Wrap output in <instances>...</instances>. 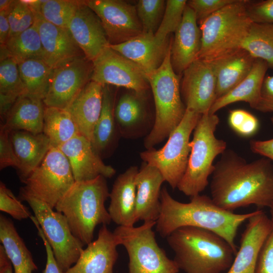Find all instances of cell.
I'll use <instances>...</instances> for the list:
<instances>
[{
	"label": "cell",
	"instance_id": "3957f363",
	"mask_svg": "<svg viewBox=\"0 0 273 273\" xmlns=\"http://www.w3.org/2000/svg\"><path fill=\"white\" fill-rule=\"evenodd\" d=\"M166 238L185 273H221L230 268L236 255L224 239L203 229L181 227Z\"/></svg>",
	"mask_w": 273,
	"mask_h": 273
},
{
	"label": "cell",
	"instance_id": "74e56055",
	"mask_svg": "<svg viewBox=\"0 0 273 273\" xmlns=\"http://www.w3.org/2000/svg\"><path fill=\"white\" fill-rule=\"evenodd\" d=\"M82 1H42L38 12L48 22L61 28L68 29Z\"/></svg>",
	"mask_w": 273,
	"mask_h": 273
},
{
	"label": "cell",
	"instance_id": "30bf717a",
	"mask_svg": "<svg viewBox=\"0 0 273 273\" xmlns=\"http://www.w3.org/2000/svg\"><path fill=\"white\" fill-rule=\"evenodd\" d=\"M75 182L69 162L58 148L51 147L41 163L23 182L20 192L53 209Z\"/></svg>",
	"mask_w": 273,
	"mask_h": 273
},
{
	"label": "cell",
	"instance_id": "681fc988",
	"mask_svg": "<svg viewBox=\"0 0 273 273\" xmlns=\"http://www.w3.org/2000/svg\"><path fill=\"white\" fill-rule=\"evenodd\" d=\"M259 111L273 112V75L265 77L261 89V102Z\"/></svg>",
	"mask_w": 273,
	"mask_h": 273
},
{
	"label": "cell",
	"instance_id": "ac0fdd59",
	"mask_svg": "<svg viewBox=\"0 0 273 273\" xmlns=\"http://www.w3.org/2000/svg\"><path fill=\"white\" fill-rule=\"evenodd\" d=\"M273 229L271 221L261 210L248 219L240 246L227 273H255L261 249Z\"/></svg>",
	"mask_w": 273,
	"mask_h": 273
},
{
	"label": "cell",
	"instance_id": "52a82bcc",
	"mask_svg": "<svg viewBox=\"0 0 273 273\" xmlns=\"http://www.w3.org/2000/svg\"><path fill=\"white\" fill-rule=\"evenodd\" d=\"M247 0H234L198 22L202 34L199 59L212 60L240 48L252 22L246 12Z\"/></svg>",
	"mask_w": 273,
	"mask_h": 273
},
{
	"label": "cell",
	"instance_id": "603a6c76",
	"mask_svg": "<svg viewBox=\"0 0 273 273\" xmlns=\"http://www.w3.org/2000/svg\"><path fill=\"white\" fill-rule=\"evenodd\" d=\"M171 40L158 41L155 34L142 32L112 49L138 65L146 74L159 68L170 47Z\"/></svg>",
	"mask_w": 273,
	"mask_h": 273
},
{
	"label": "cell",
	"instance_id": "f5cc1de1",
	"mask_svg": "<svg viewBox=\"0 0 273 273\" xmlns=\"http://www.w3.org/2000/svg\"><path fill=\"white\" fill-rule=\"evenodd\" d=\"M0 273H13L12 264L2 245H0Z\"/></svg>",
	"mask_w": 273,
	"mask_h": 273
},
{
	"label": "cell",
	"instance_id": "d4e9b609",
	"mask_svg": "<svg viewBox=\"0 0 273 273\" xmlns=\"http://www.w3.org/2000/svg\"><path fill=\"white\" fill-rule=\"evenodd\" d=\"M255 59L240 48L209 61L216 80V99L229 93L248 75Z\"/></svg>",
	"mask_w": 273,
	"mask_h": 273
},
{
	"label": "cell",
	"instance_id": "ba28073f",
	"mask_svg": "<svg viewBox=\"0 0 273 273\" xmlns=\"http://www.w3.org/2000/svg\"><path fill=\"white\" fill-rule=\"evenodd\" d=\"M156 221H145L139 226H117L113 233L129 258L128 273H178L179 269L169 259L155 239Z\"/></svg>",
	"mask_w": 273,
	"mask_h": 273
},
{
	"label": "cell",
	"instance_id": "f35d334b",
	"mask_svg": "<svg viewBox=\"0 0 273 273\" xmlns=\"http://www.w3.org/2000/svg\"><path fill=\"white\" fill-rule=\"evenodd\" d=\"M166 2L164 0H139L135 6L143 32L155 34L163 19Z\"/></svg>",
	"mask_w": 273,
	"mask_h": 273
},
{
	"label": "cell",
	"instance_id": "f907efd6",
	"mask_svg": "<svg viewBox=\"0 0 273 273\" xmlns=\"http://www.w3.org/2000/svg\"><path fill=\"white\" fill-rule=\"evenodd\" d=\"M250 148L257 154L273 161V138L264 141L253 140L250 142Z\"/></svg>",
	"mask_w": 273,
	"mask_h": 273
},
{
	"label": "cell",
	"instance_id": "c3c4849f",
	"mask_svg": "<svg viewBox=\"0 0 273 273\" xmlns=\"http://www.w3.org/2000/svg\"><path fill=\"white\" fill-rule=\"evenodd\" d=\"M33 223L37 230L38 235L42 240L47 254V263L43 273H63L64 272L61 270L57 262L52 247L47 240L38 222L37 221L34 220Z\"/></svg>",
	"mask_w": 273,
	"mask_h": 273
},
{
	"label": "cell",
	"instance_id": "5bb4252c",
	"mask_svg": "<svg viewBox=\"0 0 273 273\" xmlns=\"http://www.w3.org/2000/svg\"><path fill=\"white\" fill-rule=\"evenodd\" d=\"M93 68V62L83 56L54 69L45 106L65 110L91 80Z\"/></svg>",
	"mask_w": 273,
	"mask_h": 273
},
{
	"label": "cell",
	"instance_id": "9c48e42d",
	"mask_svg": "<svg viewBox=\"0 0 273 273\" xmlns=\"http://www.w3.org/2000/svg\"><path fill=\"white\" fill-rule=\"evenodd\" d=\"M201 116L186 109L182 120L162 148H152L140 153L144 162L158 169L173 189L177 187L186 170L191 152L190 136Z\"/></svg>",
	"mask_w": 273,
	"mask_h": 273
},
{
	"label": "cell",
	"instance_id": "484cf974",
	"mask_svg": "<svg viewBox=\"0 0 273 273\" xmlns=\"http://www.w3.org/2000/svg\"><path fill=\"white\" fill-rule=\"evenodd\" d=\"M103 89V85L90 80L65 109L79 133L92 143L94 129L102 111Z\"/></svg>",
	"mask_w": 273,
	"mask_h": 273
},
{
	"label": "cell",
	"instance_id": "277c9868",
	"mask_svg": "<svg viewBox=\"0 0 273 273\" xmlns=\"http://www.w3.org/2000/svg\"><path fill=\"white\" fill-rule=\"evenodd\" d=\"M110 196L106 178L75 181L55 209L66 217L74 236L84 245L92 242L96 226L112 220L105 203Z\"/></svg>",
	"mask_w": 273,
	"mask_h": 273
},
{
	"label": "cell",
	"instance_id": "9a60e30c",
	"mask_svg": "<svg viewBox=\"0 0 273 273\" xmlns=\"http://www.w3.org/2000/svg\"><path fill=\"white\" fill-rule=\"evenodd\" d=\"M183 74L180 92L186 109L201 115L209 113L216 100V80L210 62L198 58Z\"/></svg>",
	"mask_w": 273,
	"mask_h": 273
},
{
	"label": "cell",
	"instance_id": "d590c367",
	"mask_svg": "<svg viewBox=\"0 0 273 273\" xmlns=\"http://www.w3.org/2000/svg\"><path fill=\"white\" fill-rule=\"evenodd\" d=\"M241 48L273 67V24L252 22Z\"/></svg>",
	"mask_w": 273,
	"mask_h": 273
},
{
	"label": "cell",
	"instance_id": "5b68a950",
	"mask_svg": "<svg viewBox=\"0 0 273 273\" xmlns=\"http://www.w3.org/2000/svg\"><path fill=\"white\" fill-rule=\"evenodd\" d=\"M170 49L171 44L160 66L146 74L152 90L155 108L152 128L144 141L147 150L153 148L168 137L180 123L186 111L181 98L180 75L177 74L172 68Z\"/></svg>",
	"mask_w": 273,
	"mask_h": 273
},
{
	"label": "cell",
	"instance_id": "7402d4cb",
	"mask_svg": "<svg viewBox=\"0 0 273 273\" xmlns=\"http://www.w3.org/2000/svg\"><path fill=\"white\" fill-rule=\"evenodd\" d=\"M165 181L156 167L144 162L136 175L135 211L136 221H156L161 208V186Z\"/></svg>",
	"mask_w": 273,
	"mask_h": 273
},
{
	"label": "cell",
	"instance_id": "1f68e13d",
	"mask_svg": "<svg viewBox=\"0 0 273 273\" xmlns=\"http://www.w3.org/2000/svg\"><path fill=\"white\" fill-rule=\"evenodd\" d=\"M0 241L12 264L14 273H32L37 269L13 222L3 215L0 216Z\"/></svg>",
	"mask_w": 273,
	"mask_h": 273
},
{
	"label": "cell",
	"instance_id": "9f6ffc18",
	"mask_svg": "<svg viewBox=\"0 0 273 273\" xmlns=\"http://www.w3.org/2000/svg\"><path fill=\"white\" fill-rule=\"evenodd\" d=\"M271 122L273 123V116L271 118Z\"/></svg>",
	"mask_w": 273,
	"mask_h": 273
},
{
	"label": "cell",
	"instance_id": "83f0119b",
	"mask_svg": "<svg viewBox=\"0 0 273 273\" xmlns=\"http://www.w3.org/2000/svg\"><path fill=\"white\" fill-rule=\"evenodd\" d=\"M268 66L264 61L256 59L248 75L229 93L217 99L209 113L216 114L228 105L242 101L258 110L261 102L262 86Z\"/></svg>",
	"mask_w": 273,
	"mask_h": 273
},
{
	"label": "cell",
	"instance_id": "cb8c5ba5",
	"mask_svg": "<svg viewBox=\"0 0 273 273\" xmlns=\"http://www.w3.org/2000/svg\"><path fill=\"white\" fill-rule=\"evenodd\" d=\"M139 171L132 166L119 174L110 193L108 209L111 220L118 226H133L137 222L135 215V177Z\"/></svg>",
	"mask_w": 273,
	"mask_h": 273
},
{
	"label": "cell",
	"instance_id": "6da1fadb",
	"mask_svg": "<svg viewBox=\"0 0 273 273\" xmlns=\"http://www.w3.org/2000/svg\"><path fill=\"white\" fill-rule=\"evenodd\" d=\"M263 157L251 162L225 150L214 164L210 184L211 199L232 211L250 205L269 207L273 199V165Z\"/></svg>",
	"mask_w": 273,
	"mask_h": 273
},
{
	"label": "cell",
	"instance_id": "8fae6325",
	"mask_svg": "<svg viewBox=\"0 0 273 273\" xmlns=\"http://www.w3.org/2000/svg\"><path fill=\"white\" fill-rule=\"evenodd\" d=\"M20 197L30 206L59 267L65 272L76 262L84 245L72 234L62 213L54 211L43 201L29 195L20 192Z\"/></svg>",
	"mask_w": 273,
	"mask_h": 273
},
{
	"label": "cell",
	"instance_id": "2e32d148",
	"mask_svg": "<svg viewBox=\"0 0 273 273\" xmlns=\"http://www.w3.org/2000/svg\"><path fill=\"white\" fill-rule=\"evenodd\" d=\"M42 49V60L51 68L60 67L84 56L68 29L57 26L34 11Z\"/></svg>",
	"mask_w": 273,
	"mask_h": 273
},
{
	"label": "cell",
	"instance_id": "7a4b0ae2",
	"mask_svg": "<svg viewBox=\"0 0 273 273\" xmlns=\"http://www.w3.org/2000/svg\"><path fill=\"white\" fill-rule=\"evenodd\" d=\"M160 201L161 212L155 230L162 238L181 227L203 229L221 237L236 254L238 251L235 240L238 228L257 212L235 213L218 206L211 198L200 194L190 197L189 203H182L173 198L166 187L161 190Z\"/></svg>",
	"mask_w": 273,
	"mask_h": 273
},
{
	"label": "cell",
	"instance_id": "ab89813d",
	"mask_svg": "<svg viewBox=\"0 0 273 273\" xmlns=\"http://www.w3.org/2000/svg\"><path fill=\"white\" fill-rule=\"evenodd\" d=\"M186 0H167L161 23L155 34L158 41H165L168 39V35L174 32L180 24L185 8Z\"/></svg>",
	"mask_w": 273,
	"mask_h": 273
},
{
	"label": "cell",
	"instance_id": "ee69618b",
	"mask_svg": "<svg viewBox=\"0 0 273 273\" xmlns=\"http://www.w3.org/2000/svg\"><path fill=\"white\" fill-rule=\"evenodd\" d=\"M246 12L253 23L273 24V0L247 1Z\"/></svg>",
	"mask_w": 273,
	"mask_h": 273
},
{
	"label": "cell",
	"instance_id": "8992f818",
	"mask_svg": "<svg viewBox=\"0 0 273 273\" xmlns=\"http://www.w3.org/2000/svg\"><path fill=\"white\" fill-rule=\"evenodd\" d=\"M219 122L216 114H202L193 131L187 169L177 187L187 196L199 195L205 189L214 169V160L226 150V143L215 135Z\"/></svg>",
	"mask_w": 273,
	"mask_h": 273
},
{
	"label": "cell",
	"instance_id": "4316f807",
	"mask_svg": "<svg viewBox=\"0 0 273 273\" xmlns=\"http://www.w3.org/2000/svg\"><path fill=\"white\" fill-rule=\"evenodd\" d=\"M10 136L18 161L20 177L24 182L41 163L52 146L43 132L34 134L24 130H12Z\"/></svg>",
	"mask_w": 273,
	"mask_h": 273
},
{
	"label": "cell",
	"instance_id": "7c38bea8",
	"mask_svg": "<svg viewBox=\"0 0 273 273\" xmlns=\"http://www.w3.org/2000/svg\"><path fill=\"white\" fill-rule=\"evenodd\" d=\"M92 62L91 80L103 86L114 85L140 94H146L150 87L144 71L109 46Z\"/></svg>",
	"mask_w": 273,
	"mask_h": 273
},
{
	"label": "cell",
	"instance_id": "bcb514c9",
	"mask_svg": "<svg viewBox=\"0 0 273 273\" xmlns=\"http://www.w3.org/2000/svg\"><path fill=\"white\" fill-rule=\"evenodd\" d=\"M234 0H190L187 5L194 12L198 22L207 18Z\"/></svg>",
	"mask_w": 273,
	"mask_h": 273
},
{
	"label": "cell",
	"instance_id": "d6986e66",
	"mask_svg": "<svg viewBox=\"0 0 273 273\" xmlns=\"http://www.w3.org/2000/svg\"><path fill=\"white\" fill-rule=\"evenodd\" d=\"M118 245L116 236L102 225L97 239L87 245L76 262L63 273H113Z\"/></svg>",
	"mask_w": 273,
	"mask_h": 273
},
{
	"label": "cell",
	"instance_id": "f6af8a7d",
	"mask_svg": "<svg viewBox=\"0 0 273 273\" xmlns=\"http://www.w3.org/2000/svg\"><path fill=\"white\" fill-rule=\"evenodd\" d=\"M11 131L3 123L0 128V168L4 169L9 166L16 167L17 169L19 164L11 142Z\"/></svg>",
	"mask_w": 273,
	"mask_h": 273
},
{
	"label": "cell",
	"instance_id": "b9f144b4",
	"mask_svg": "<svg viewBox=\"0 0 273 273\" xmlns=\"http://www.w3.org/2000/svg\"><path fill=\"white\" fill-rule=\"evenodd\" d=\"M231 128L240 135L249 137L254 135L259 128L258 119L243 109L231 110L228 117Z\"/></svg>",
	"mask_w": 273,
	"mask_h": 273
},
{
	"label": "cell",
	"instance_id": "4fadbf2b",
	"mask_svg": "<svg viewBox=\"0 0 273 273\" xmlns=\"http://www.w3.org/2000/svg\"><path fill=\"white\" fill-rule=\"evenodd\" d=\"M100 18L111 45L123 43L143 32L136 7L123 0H87Z\"/></svg>",
	"mask_w": 273,
	"mask_h": 273
},
{
	"label": "cell",
	"instance_id": "e0dca14e",
	"mask_svg": "<svg viewBox=\"0 0 273 273\" xmlns=\"http://www.w3.org/2000/svg\"><path fill=\"white\" fill-rule=\"evenodd\" d=\"M68 159L75 181L110 178L116 171L105 164L90 141L79 133L59 147Z\"/></svg>",
	"mask_w": 273,
	"mask_h": 273
},
{
	"label": "cell",
	"instance_id": "d6a6232c",
	"mask_svg": "<svg viewBox=\"0 0 273 273\" xmlns=\"http://www.w3.org/2000/svg\"><path fill=\"white\" fill-rule=\"evenodd\" d=\"M114 95L107 85L103 86L102 108L95 126L93 146L101 157L111 147L115 139Z\"/></svg>",
	"mask_w": 273,
	"mask_h": 273
},
{
	"label": "cell",
	"instance_id": "816d5d0a",
	"mask_svg": "<svg viewBox=\"0 0 273 273\" xmlns=\"http://www.w3.org/2000/svg\"><path fill=\"white\" fill-rule=\"evenodd\" d=\"M10 33V25L8 20V12L0 11V43L4 45L9 39Z\"/></svg>",
	"mask_w": 273,
	"mask_h": 273
},
{
	"label": "cell",
	"instance_id": "db71d44e",
	"mask_svg": "<svg viewBox=\"0 0 273 273\" xmlns=\"http://www.w3.org/2000/svg\"><path fill=\"white\" fill-rule=\"evenodd\" d=\"M14 1L11 0H1L0 1V11H5L8 12L11 8Z\"/></svg>",
	"mask_w": 273,
	"mask_h": 273
},
{
	"label": "cell",
	"instance_id": "836d02e7",
	"mask_svg": "<svg viewBox=\"0 0 273 273\" xmlns=\"http://www.w3.org/2000/svg\"><path fill=\"white\" fill-rule=\"evenodd\" d=\"M42 132L52 147L59 148L80 133L70 114L64 109L45 106Z\"/></svg>",
	"mask_w": 273,
	"mask_h": 273
},
{
	"label": "cell",
	"instance_id": "ffe728a7",
	"mask_svg": "<svg viewBox=\"0 0 273 273\" xmlns=\"http://www.w3.org/2000/svg\"><path fill=\"white\" fill-rule=\"evenodd\" d=\"M74 41L93 62L110 44L97 15L82 1L68 26Z\"/></svg>",
	"mask_w": 273,
	"mask_h": 273
},
{
	"label": "cell",
	"instance_id": "f1b7e54d",
	"mask_svg": "<svg viewBox=\"0 0 273 273\" xmlns=\"http://www.w3.org/2000/svg\"><path fill=\"white\" fill-rule=\"evenodd\" d=\"M44 108L43 100L24 95L17 99L2 123L10 131L42 133Z\"/></svg>",
	"mask_w": 273,
	"mask_h": 273
},
{
	"label": "cell",
	"instance_id": "7dc6e473",
	"mask_svg": "<svg viewBox=\"0 0 273 273\" xmlns=\"http://www.w3.org/2000/svg\"><path fill=\"white\" fill-rule=\"evenodd\" d=\"M255 273H273V229L261 249Z\"/></svg>",
	"mask_w": 273,
	"mask_h": 273
},
{
	"label": "cell",
	"instance_id": "60d3db41",
	"mask_svg": "<svg viewBox=\"0 0 273 273\" xmlns=\"http://www.w3.org/2000/svg\"><path fill=\"white\" fill-rule=\"evenodd\" d=\"M10 25L9 37L27 30L35 22V14L31 7L24 1H14L7 12Z\"/></svg>",
	"mask_w": 273,
	"mask_h": 273
},
{
	"label": "cell",
	"instance_id": "8d00e7d4",
	"mask_svg": "<svg viewBox=\"0 0 273 273\" xmlns=\"http://www.w3.org/2000/svg\"><path fill=\"white\" fill-rule=\"evenodd\" d=\"M4 46L18 64L31 59L42 60L41 43L35 22L24 31L9 38Z\"/></svg>",
	"mask_w": 273,
	"mask_h": 273
},
{
	"label": "cell",
	"instance_id": "44dd1931",
	"mask_svg": "<svg viewBox=\"0 0 273 273\" xmlns=\"http://www.w3.org/2000/svg\"><path fill=\"white\" fill-rule=\"evenodd\" d=\"M193 10L187 5L181 22L171 41L170 61L178 75L198 58L202 44V34Z\"/></svg>",
	"mask_w": 273,
	"mask_h": 273
},
{
	"label": "cell",
	"instance_id": "11a10c76",
	"mask_svg": "<svg viewBox=\"0 0 273 273\" xmlns=\"http://www.w3.org/2000/svg\"><path fill=\"white\" fill-rule=\"evenodd\" d=\"M269 211H270V220L271 221V222L272 223V225H273V199L271 201V202L269 206Z\"/></svg>",
	"mask_w": 273,
	"mask_h": 273
},
{
	"label": "cell",
	"instance_id": "4dcf8cb0",
	"mask_svg": "<svg viewBox=\"0 0 273 273\" xmlns=\"http://www.w3.org/2000/svg\"><path fill=\"white\" fill-rule=\"evenodd\" d=\"M18 64L4 46H1L0 113L2 120L17 99L26 95Z\"/></svg>",
	"mask_w": 273,
	"mask_h": 273
},
{
	"label": "cell",
	"instance_id": "7bdbcfd3",
	"mask_svg": "<svg viewBox=\"0 0 273 273\" xmlns=\"http://www.w3.org/2000/svg\"><path fill=\"white\" fill-rule=\"evenodd\" d=\"M0 210L17 220L30 218L28 207L23 205L2 181L0 183Z\"/></svg>",
	"mask_w": 273,
	"mask_h": 273
},
{
	"label": "cell",
	"instance_id": "e575fe53",
	"mask_svg": "<svg viewBox=\"0 0 273 273\" xmlns=\"http://www.w3.org/2000/svg\"><path fill=\"white\" fill-rule=\"evenodd\" d=\"M26 95L43 100L48 92L53 69L42 59H31L18 64Z\"/></svg>",
	"mask_w": 273,
	"mask_h": 273
},
{
	"label": "cell",
	"instance_id": "f546056e",
	"mask_svg": "<svg viewBox=\"0 0 273 273\" xmlns=\"http://www.w3.org/2000/svg\"><path fill=\"white\" fill-rule=\"evenodd\" d=\"M146 94L134 91L122 95L114 109L117 127L124 135L136 133L147 121Z\"/></svg>",
	"mask_w": 273,
	"mask_h": 273
}]
</instances>
